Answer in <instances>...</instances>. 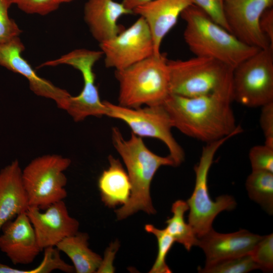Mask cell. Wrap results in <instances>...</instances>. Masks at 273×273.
<instances>
[{"label":"cell","instance_id":"obj_1","mask_svg":"<svg viewBox=\"0 0 273 273\" xmlns=\"http://www.w3.org/2000/svg\"><path fill=\"white\" fill-rule=\"evenodd\" d=\"M232 84L211 93L187 97L170 94L162 105L173 125L185 135L206 143L243 131L232 107Z\"/></svg>","mask_w":273,"mask_h":273},{"label":"cell","instance_id":"obj_2","mask_svg":"<svg viewBox=\"0 0 273 273\" xmlns=\"http://www.w3.org/2000/svg\"><path fill=\"white\" fill-rule=\"evenodd\" d=\"M112 139L125 165L131 185L129 200L115 211L117 219L126 218L139 210L155 214L150 193L151 183L161 166H175L173 159L169 155L163 157L155 154L147 147L142 138L132 132L129 139H124L117 127L112 128Z\"/></svg>","mask_w":273,"mask_h":273},{"label":"cell","instance_id":"obj_3","mask_svg":"<svg viewBox=\"0 0 273 273\" xmlns=\"http://www.w3.org/2000/svg\"><path fill=\"white\" fill-rule=\"evenodd\" d=\"M180 17L186 22L184 40L195 56L211 58L234 69L260 50L240 41L194 4Z\"/></svg>","mask_w":273,"mask_h":273},{"label":"cell","instance_id":"obj_4","mask_svg":"<svg viewBox=\"0 0 273 273\" xmlns=\"http://www.w3.org/2000/svg\"><path fill=\"white\" fill-rule=\"evenodd\" d=\"M167 61L161 53L115 70L119 105L132 108L162 105L170 94Z\"/></svg>","mask_w":273,"mask_h":273},{"label":"cell","instance_id":"obj_5","mask_svg":"<svg viewBox=\"0 0 273 273\" xmlns=\"http://www.w3.org/2000/svg\"><path fill=\"white\" fill-rule=\"evenodd\" d=\"M167 65L171 94L197 97L232 84L233 69L211 58L168 60Z\"/></svg>","mask_w":273,"mask_h":273},{"label":"cell","instance_id":"obj_6","mask_svg":"<svg viewBox=\"0 0 273 273\" xmlns=\"http://www.w3.org/2000/svg\"><path fill=\"white\" fill-rule=\"evenodd\" d=\"M234 135L206 143L202 148L199 162L194 166L196 174L195 188L187 200L190 212L188 223L197 237L205 235L211 229L216 216L223 211L235 209L237 203L231 196L223 195L211 199L208 192V176L216 152L219 148Z\"/></svg>","mask_w":273,"mask_h":273},{"label":"cell","instance_id":"obj_7","mask_svg":"<svg viewBox=\"0 0 273 273\" xmlns=\"http://www.w3.org/2000/svg\"><path fill=\"white\" fill-rule=\"evenodd\" d=\"M71 163L69 158L48 154L35 158L22 170V181L29 206L44 210L65 199L67 179L64 172Z\"/></svg>","mask_w":273,"mask_h":273},{"label":"cell","instance_id":"obj_8","mask_svg":"<svg viewBox=\"0 0 273 273\" xmlns=\"http://www.w3.org/2000/svg\"><path fill=\"white\" fill-rule=\"evenodd\" d=\"M234 101L248 107L273 102V47L260 49L233 70Z\"/></svg>","mask_w":273,"mask_h":273},{"label":"cell","instance_id":"obj_9","mask_svg":"<svg viewBox=\"0 0 273 273\" xmlns=\"http://www.w3.org/2000/svg\"><path fill=\"white\" fill-rule=\"evenodd\" d=\"M104 102L107 109L106 116L123 121L131 132L139 137L152 138L162 141L167 146L175 166L184 161V151L172 134L173 125L162 105L132 108L107 101Z\"/></svg>","mask_w":273,"mask_h":273},{"label":"cell","instance_id":"obj_10","mask_svg":"<svg viewBox=\"0 0 273 273\" xmlns=\"http://www.w3.org/2000/svg\"><path fill=\"white\" fill-rule=\"evenodd\" d=\"M100 48L105 57V66L115 70L155 55L151 32L141 17L114 37L100 43Z\"/></svg>","mask_w":273,"mask_h":273},{"label":"cell","instance_id":"obj_11","mask_svg":"<svg viewBox=\"0 0 273 273\" xmlns=\"http://www.w3.org/2000/svg\"><path fill=\"white\" fill-rule=\"evenodd\" d=\"M101 58L99 51L84 49L73 50L65 58L66 64L79 70L83 80L82 90L78 95L70 97L65 109L76 122L88 116L106 115V107L100 99L93 70L94 65Z\"/></svg>","mask_w":273,"mask_h":273},{"label":"cell","instance_id":"obj_12","mask_svg":"<svg viewBox=\"0 0 273 273\" xmlns=\"http://www.w3.org/2000/svg\"><path fill=\"white\" fill-rule=\"evenodd\" d=\"M272 6L273 0H223L224 15L230 31L250 46L260 49L273 47L259 25L263 13Z\"/></svg>","mask_w":273,"mask_h":273},{"label":"cell","instance_id":"obj_13","mask_svg":"<svg viewBox=\"0 0 273 273\" xmlns=\"http://www.w3.org/2000/svg\"><path fill=\"white\" fill-rule=\"evenodd\" d=\"M43 210L42 212L39 208L29 206L26 211L42 251L56 247L63 239L78 232L79 223L70 216L63 200Z\"/></svg>","mask_w":273,"mask_h":273},{"label":"cell","instance_id":"obj_14","mask_svg":"<svg viewBox=\"0 0 273 273\" xmlns=\"http://www.w3.org/2000/svg\"><path fill=\"white\" fill-rule=\"evenodd\" d=\"M24 50L25 46L19 36L0 43V65L24 76L35 94L54 100L59 108L65 110L70 94L38 76L21 56Z\"/></svg>","mask_w":273,"mask_h":273},{"label":"cell","instance_id":"obj_15","mask_svg":"<svg viewBox=\"0 0 273 273\" xmlns=\"http://www.w3.org/2000/svg\"><path fill=\"white\" fill-rule=\"evenodd\" d=\"M2 230L0 250L13 264L31 263L42 251L26 212L7 222Z\"/></svg>","mask_w":273,"mask_h":273},{"label":"cell","instance_id":"obj_16","mask_svg":"<svg viewBox=\"0 0 273 273\" xmlns=\"http://www.w3.org/2000/svg\"><path fill=\"white\" fill-rule=\"evenodd\" d=\"M262 237L246 230L221 234L212 229L198 238L197 246L203 250L205 265H208L226 258L249 254Z\"/></svg>","mask_w":273,"mask_h":273},{"label":"cell","instance_id":"obj_17","mask_svg":"<svg viewBox=\"0 0 273 273\" xmlns=\"http://www.w3.org/2000/svg\"><path fill=\"white\" fill-rule=\"evenodd\" d=\"M193 4V0H154L133 11V14L144 18L149 26L155 56L161 53L162 41L175 26L181 13Z\"/></svg>","mask_w":273,"mask_h":273},{"label":"cell","instance_id":"obj_18","mask_svg":"<svg viewBox=\"0 0 273 273\" xmlns=\"http://www.w3.org/2000/svg\"><path fill=\"white\" fill-rule=\"evenodd\" d=\"M133 14L123 4L114 0H88L84 7V19L99 43L110 39L122 30L118 24L123 15Z\"/></svg>","mask_w":273,"mask_h":273},{"label":"cell","instance_id":"obj_19","mask_svg":"<svg viewBox=\"0 0 273 273\" xmlns=\"http://www.w3.org/2000/svg\"><path fill=\"white\" fill-rule=\"evenodd\" d=\"M17 160L0 170V230L29 206Z\"/></svg>","mask_w":273,"mask_h":273},{"label":"cell","instance_id":"obj_20","mask_svg":"<svg viewBox=\"0 0 273 273\" xmlns=\"http://www.w3.org/2000/svg\"><path fill=\"white\" fill-rule=\"evenodd\" d=\"M109 166L101 173L98 187L102 201L107 206L125 204L130 196L131 185L119 160L110 155Z\"/></svg>","mask_w":273,"mask_h":273},{"label":"cell","instance_id":"obj_21","mask_svg":"<svg viewBox=\"0 0 273 273\" xmlns=\"http://www.w3.org/2000/svg\"><path fill=\"white\" fill-rule=\"evenodd\" d=\"M88 239L87 234L78 232L64 238L56 246L69 257L77 273L97 272L101 265L102 258L89 248Z\"/></svg>","mask_w":273,"mask_h":273},{"label":"cell","instance_id":"obj_22","mask_svg":"<svg viewBox=\"0 0 273 273\" xmlns=\"http://www.w3.org/2000/svg\"><path fill=\"white\" fill-rule=\"evenodd\" d=\"M189 210L187 202L178 200L172 205V217L166 221L165 230L174 239L175 242L182 244L189 251L197 246L198 238L191 226L185 220V213Z\"/></svg>","mask_w":273,"mask_h":273},{"label":"cell","instance_id":"obj_23","mask_svg":"<svg viewBox=\"0 0 273 273\" xmlns=\"http://www.w3.org/2000/svg\"><path fill=\"white\" fill-rule=\"evenodd\" d=\"M250 198L270 215L273 213V172L252 170L246 181Z\"/></svg>","mask_w":273,"mask_h":273},{"label":"cell","instance_id":"obj_24","mask_svg":"<svg viewBox=\"0 0 273 273\" xmlns=\"http://www.w3.org/2000/svg\"><path fill=\"white\" fill-rule=\"evenodd\" d=\"M259 269L249 254L226 258L216 262L203 268L199 267L202 273H246Z\"/></svg>","mask_w":273,"mask_h":273},{"label":"cell","instance_id":"obj_25","mask_svg":"<svg viewBox=\"0 0 273 273\" xmlns=\"http://www.w3.org/2000/svg\"><path fill=\"white\" fill-rule=\"evenodd\" d=\"M146 232L153 234L158 243V254L155 261L150 269V273H170L171 270L166 262L167 254L175 241L165 229L160 230L153 225L148 224L145 226Z\"/></svg>","mask_w":273,"mask_h":273},{"label":"cell","instance_id":"obj_26","mask_svg":"<svg viewBox=\"0 0 273 273\" xmlns=\"http://www.w3.org/2000/svg\"><path fill=\"white\" fill-rule=\"evenodd\" d=\"M259 269L272 271L273 268V234L263 236L249 253Z\"/></svg>","mask_w":273,"mask_h":273},{"label":"cell","instance_id":"obj_27","mask_svg":"<svg viewBox=\"0 0 273 273\" xmlns=\"http://www.w3.org/2000/svg\"><path fill=\"white\" fill-rule=\"evenodd\" d=\"M249 158L252 170L273 172V148L265 144L252 147Z\"/></svg>","mask_w":273,"mask_h":273},{"label":"cell","instance_id":"obj_28","mask_svg":"<svg viewBox=\"0 0 273 273\" xmlns=\"http://www.w3.org/2000/svg\"><path fill=\"white\" fill-rule=\"evenodd\" d=\"M12 0H0V43L19 36L22 30L9 16Z\"/></svg>","mask_w":273,"mask_h":273},{"label":"cell","instance_id":"obj_29","mask_svg":"<svg viewBox=\"0 0 273 273\" xmlns=\"http://www.w3.org/2000/svg\"><path fill=\"white\" fill-rule=\"evenodd\" d=\"M12 2L27 14L40 15L56 10L60 5L56 0H12Z\"/></svg>","mask_w":273,"mask_h":273},{"label":"cell","instance_id":"obj_30","mask_svg":"<svg viewBox=\"0 0 273 273\" xmlns=\"http://www.w3.org/2000/svg\"><path fill=\"white\" fill-rule=\"evenodd\" d=\"M193 1L195 5L204 11L214 22L230 31L224 15L223 0Z\"/></svg>","mask_w":273,"mask_h":273},{"label":"cell","instance_id":"obj_31","mask_svg":"<svg viewBox=\"0 0 273 273\" xmlns=\"http://www.w3.org/2000/svg\"><path fill=\"white\" fill-rule=\"evenodd\" d=\"M259 122L264 144L273 148V102L261 107Z\"/></svg>","mask_w":273,"mask_h":273},{"label":"cell","instance_id":"obj_32","mask_svg":"<svg viewBox=\"0 0 273 273\" xmlns=\"http://www.w3.org/2000/svg\"><path fill=\"white\" fill-rule=\"evenodd\" d=\"M260 29L273 46V9L266 10L262 14L259 22Z\"/></svg>","mask_w":273,"mask_h":273},{"label":"cell","instance_id":"obj_33","mask_svg":"<svg viewBox=\"0 0 273 273\" xmlns=\"http://www.w3.org/2000/svg\"><path fill=\"white\" fill-rule=\"evenodd\" d=\"M118 243L112 244V245L106 250L104 258L102 259L101 265L97 272H114L113 260L118 248Z\"/></svg>","mask_w":273,"mask_h":273},{"label":"cell","instance_id":"obj_34","mask_svg":"<svg viewBox=\"0 0 273 273\" xmlns=\"http://www.w3.org/2000/svg\"><path fill=\"white\" fill-rule=\"evenodd\" d=\"M153 1L154 0H123L122 3L126 9L133 12L135 8Z\"/></svg>","mask_w":273,"mask_h":273},{"label":"cell","instance_id":"obj_35","mask_svg":"<svg viewBox=\"0 0 273 273\" xmlns=\"http://www.w3.org/2000/svg\"><path fill=\"white\" fill-rule=\"evenodd\" d=\"M60 4L62 3H68L74 0H56Z\"/></svg>","mask_w":273,"mask_h":273}]
</instances>
